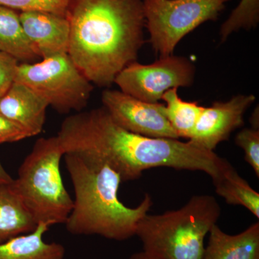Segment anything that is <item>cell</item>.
<instances>
[{"instance_id":"cell-1","label":"cell","mask_w":259,"mask_h":259,"mask_svg":"<svg viewBox=\"0 0 259 259\" xmlns=\"http://www.w3.org/2000/svg\"><path fill=\"white\" fill-rule=\"evenodd\" d=\"M56 136L64 154L74 153L105 163L122 182L138 180L145 170L157 167L203 171L213 180L230 163L189 141L130 132L104 107L66 117Z\"/></svg>"},{"instance_id":"cell-2","label":"cell","mask_w":259,"mask_h":259,"mask_svg":"<svg viewBox=\"0 0 259 259\" xmlns=\"http://www.w3.org/2000/svg\"><path fill=\"white\" fill-rule=\"evenodd\" d=\"M68 54L92 83L110 87L144 44L142 0H71Z\"/></svg>"},{"instance_id":"cell-3","label":"cell","mask_w":259,"mask_h":259,"mask_svg":"<svg viewBox=\"0 0 259 259\" xmlns=\"http://www.w3.org/2000/svg\"><path fill=\"white\" fill-rule=\"evenodd\" d=\"M74 189L73 208L66 220L71 234L97 235L115 241L136 236L138 225L153 202L149 194L136 208L118 197L120 175L105 163L74 153L64 154Z\"/></svg>"},{"instance_id":"cell-4","label":"cell","mask_w":259,"mask_h":259,"mask_svg":"<svg viewBox=\"0 0 259 259\" xmlns=\"http://www.w3.org/2000/svg\"><path fill=\"white\" fill-rule=\"evenodd\" d=\"M221 214L214 197L193 196L177 210L146 214L138 225L136 236L142 242L144 251L158 259H202L204 238Z\"/></svg>"},{"instance_id":"cell-5","label":"cell","mask_w":259,"mask_h":259,"mask_svg":"<svg viewBox=\"0 0 259 259\" xmlns=\"http://www.w3.org/2000/svg\"><path fill=\"white\" fill-rule=\"evenodd\" d=\"M63 156L57 136L38 139L14 180L17 192L37 224H65L73 208L74 200L61 177Z\"/></svg>"},{"instance_id":"cell-6","label":"cell","mask_w":259,"mask_h":259,"mask_svg":"<svg viewBox=\"0 0 259 259\" xmlns=\"http://www.w3.org/2000/svg\"><path fill=\"white\" fill-rule=\"evenodd\" d=\"M15 82L31 89L62 114L81 111L88 105L94 89L68 54L35 64H19Z\"/></svg>"},{"instance_id":"cell-7","label":"cell","mask_w":259,"mask_h":259,"mask_svg":"<svg viewBox=\"0 0 259 259\" xmlns=\"http://www.w3.org/2000/svg\"><path fill=\"white\" fill-rule=\"evenodd\" d=\"M150 42L159 57L173 55L184 37L215 21L231 0H142Z\"/></svg>"},{"instance_id":"cell-8","label":"cell","mask_w":259,"mask_h":259,"mask_svg":"<svg viewBox=\"0 0 259 259\" xmlns=\"http://www.w3.org/2000/svg\"><path fill=\"white\" fill-rule=\"evenodd\" d=\"M195 66L183 56L159 57L151 64L137 61L129 64L116 76L120 91L142 101L159 102L168 90L188 88L193 83Z\"/></svg>"},{"instance_id":"cell-9","label":"cell","mask_w":259,"mask_h":259,"mask_svg":"<svg viewBox=\"0 0 259 259\" xmlns=\"http://www.w3.org/2000/svg\"><path fill=\"white\" fill-rule=\"evenodd\" d=\"M103 107L119 125L153 139H180L167 118L164 104L147 102L118 90H105Z\"/></svg>"},{"instance_id":"cell-10","label":"cell","mask_w":259,"mask_h":259,"mask_svg":"<svg viewBox=\"0 0 259 259\" xmlns=\"http://www.w3.org/2000/svg\"><path fill=\"white\" fill-rule=\"evenodd\" d=\"M253 95H238L226 102H215L204 107L189 142L197 147L214 151L233 131L244 124L243 116L255 102Z\"/></svg>"},{"instance_id":"cell-11","label":"cell","mask_w":259,"mask_h":259,"mask_svg":"<svg viewBox=\"0 0 259 259\" xmlns=\"http://www.w3.org/2000/svg\"><path fill=\"white\" fill-rule=\"evenodd\" d=\"M24 32L39 57L48 59L68 54L70 24L67 17L41 11L22 12Z\"/></svg>"},{"instance_id":"cell-12","label":"cell","mask_w":259,"mask_h":259,"mask_svg":"<svg viewBox=\"0 0 259 259\" xmlns=\"http://www.w3.org/2000/svg\"><path fill=\"white\" fill-rule=\"evenodd\" d=\"M49 106L48 102L31 89L14 82L0 99V115L20 126L30 138L41 133Z\"/></svg>"},{"instance_id":"cell-13","label":"cell","mask_w":259,"mask_h":259,"mask_svg":"<svg viewBox=\"0 0 259 259\" xmlns=\"http://www.w3.org/2000/svg\"><path fill=\"white\" fill-rule=\"evenodd\" d=\"M202 259H259V223L239 234L229 235L214 225Z\"/></svg>"},{"instance_id":"cell-14","label":"cell","mask_w":259,"mask_h":259,"mask_svg":"<svg viewBox=\"0 0 259 259\" xmlns=\"http://www.w3.org/2000/svg\"><path fill=\"white\" fill-rule=\"evenodd\" d=\"M49 228L46 223H39L33 231L0 243V259H64V245L44 241Z\"/></svg>"},{"instance_id":"cell-15","label":"cell","mask_w":259,"mask_h":259,"mask_svg":"<svg viewBox=\"0 0 259 259\" xmlns=\"http://www.w3.org/2000/svg\"><path fill=\"white\" fill-rule=\"evenodd\" d=\"M37 226L17 192L14 180L0 183V243L30 233Z\"/></svg>"},{"instance_id":"cell-16","label":"cell","mask_w":259,"mask_h":259,"mask_svg":"<svg viewBox=\"0 0 259 259\" xmlns=\"http://www.w3.org/2000/svg\"><path fill=\"white\" fill-rule=\"evenodd\" d=\"M0 51L24 63L39 57L24 32L20 15L15 10L3 6H0Z\"/></svg>"},{"instance_id":"cell-17","label":"cell","mask_w":259,"mask_h":259,"mask_svg":"<svg viewBox=\"0 0 259 259\" xmlns=\"http://www.w3.org/2000/svg\"><path fill=\"white\" fill-rule=\"evenodd\" d=\"M215 192L227 203L241 205L259 218V194L242 178L231 163L213 179Z\"/></svg>"},{"instance_id":"cell-18","label":"cell","mask_w":259,"mask_h":259,"mask_svg":"<svg viewBox=\"0 0 259 259\" xmlns=\"http://www.w3.org/2000/svg\"><path fill=\"white\" fill-rule=\"evenodd\" d=\"M178 89L168 90L162 97L165 102L167 118L179 139H190L204 107L196 102L184 101L177 92Z\"/></svg>"},{"instance_id":"cell-19","label":"cell","mask_w":259,"mask_h":259,"mask_svg":"<svg viewBox=\"0 0 259 259\" xmlns=\"http://www.w3.org/2000/svg\"><path fill=\"white\" fill-rule=\"evenodd\" d=\"M259 22V0H241L221 25V42L226 41L233 32L243 29L249 30L257 27Z\"/></svg>"},{"instance_id":"cell-20","label":"cell","mask_w":259,"mask_h":259,"mask_svg":"<svg viewBox=\"0 0 259 259\" xmlns=\"http://www.w3.org/2000/svg\"><path fill=\"white\" fill-rule=\"evenodd\" d=\"M71 0H0V6L22 12L41 11L67 17Z\"/></svg>"},{"instance_id":"cell-21","label":"cell","mask_w":259,"mask_h":259,"mask_svg":"<svg viewBox=\"0 0 259 259\" xmlns=\"http://www.w3.org/2000/svg\"><path fill=\"white\" fill-rule=\"evenodd\" d=\"M236 144L243 150L245 161L259 177V129L246 127L236 136Z\"/></svg>"},{"instance_id":"cell-22","label":"cell","mask_w":259,"mask_h":259,"mask_svg":"<svg viewBox=\"0 0 259 259\" xmlns=\"http://www.w3.org/2000/svg\"><path fill=\"white\" fill-rule=\"evenodd\" d=\"M18 66L17 59L0 51V99L6 95L15 82Z\"/></svg>"},{"instance_id":"cell-23","label":"cell","mask_w":259,"mask_h":259,"mask_svg":"<svg viewBox=\"0 0 259 259\" xmlns=\"http://www.w3.org/2000/svg\"><path fill=\"white\" fill-rule=\"evenodd\" d=\"M29 138L23 129L0 115V144L14 143Z\"/></svg>"},{"instance_id":"cell-24","label":"cell","mask_w":259,"mask_h":259,"mask_svg":"<svg viewBox=\"0 0 259 259\" xmlns=\"http://www.w3.org/2000/svg\"><path fill=\"white\" fill-rule=\"evenodd\" d=\"M14 179L10 176L9 174L6 171L0 161V183H9L13 182Z\"/></svg>"},{"instance_id":"cell-25","label":"cell","mask_w":259,"mask_h":259,"mask_svg":"<svg viewBox=\"0 0 259 259\" xmlns=\"http://www.w3.org/2000/svg\"><path fill=\"white\" fill-rule=\"evenodd\" d=\"M250 123L251 127L255 129H259V113L258 107H255L252 113L251 117L250 118Z\"/></svg>"},{"instance_id":"cell-26","label":"cell","mask_w":259,"mask_h":259,"mask_svg":"<svg viewBox=\"0 0 259 259\" xmlns=\"http://www.w3.org/2000/svg\"><path fill=\"white\" fill-rule=\"evenodd\" d=\"M129 259H158L153 255L148 254L145 251L139 252V253H134L131 255Z\"/></svg>"}]
</instances>
